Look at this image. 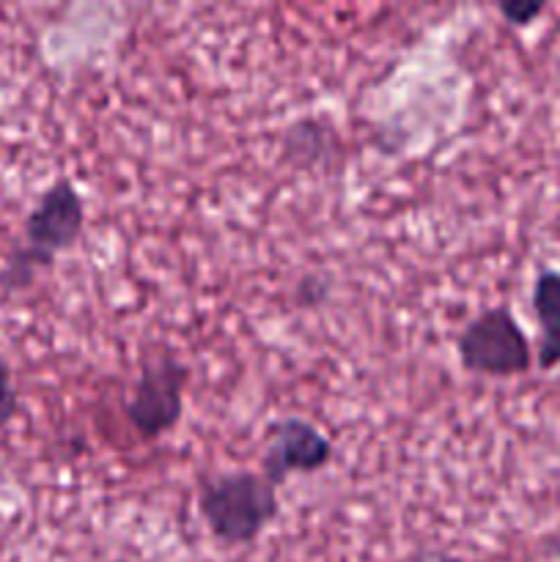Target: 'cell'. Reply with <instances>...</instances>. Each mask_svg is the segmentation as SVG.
<instances>
[{"mask_svg":"<svg viewBox=\"0 0 560 562\" xmlns=\"http://www.w3.org/2000/svg\"><path fill=\"white\" fill-rule=\"evenodd\" d=\"M86 228V203L69 179L42 192L25 217V245L16 247L0 272L3 291L27 289L38 269H49L60 252L71 250Z\"/></svg>","mask_w":560,"mask_h":562,"instance_id":"obj_1","label":"cell"},{"mask_svg":"<svg viewBox=\"0 0 560 562\" xmlns=\"http://www.w3.org/2000/svg\"><path fill=\"white\" fill-rule=\"evenodd\" d=\"M198 514L223 547H247L278 519V488L261 472H223L201 483Z\"/></svg>","mask_w":560,"mask_h":562,"instance_id":"obj_2","label":"cell"},{"mask_svg":"<svg viewBox=\"0 0 560 562\" xmlns=\"http://www.w3.org/2000/svg\"><path fill=\"white\" fill-rule=\"evenodd\" d=\"M456 351L461 368L478 376L511 379L533 366L530 340L505 305L478 313L456 338Z\"/></svg>","mask_w":560,"mask_h":562,"instance_id":"obj_3","label":"cell"},{"mask_svg":"<svg viewBox=\"0 0 560 562\" xmlns=\"http://www.w3.org/2000/svg\"><path fill=\"white\" fill-rule=\"evenodd\" d=\"M187 379H190V371L173 357H163L143 368L135 390L124 401L126 420L143 439L154 442L173 431L184 412Z\"/></svg>","mask_w":560,"mask_h":562,"instance_id":"obj_4","label":"cell"},{"mask_svg":"<svg viewBox=\"0 0 560 562\" xmlns=\"http://www.w3.org/2000/svg\"><path fill=\"white\" fill-rule=\"evenodd\" d=\"M333 459V442L313 423L302 417H285L269 434V445L261 459V475L275 488L283 486L294 472H318Z\"/></svg>","mask_w":560,"mask_h":562,"instance_id":"obj_5","label":"cell"},{"mask_svg":"<svg viewBox=\"0 0 560 562\" xmlns=\"http://www.w3.org/2000/svg\"><path fill=\"white\" fill-rule=\"evenodd\" d=\"M533 313H536L541 340H538V368L552 371L560 366V272L544 269L533 283Z\"/></svg>","mask_w":560,"mask_h":562,"instance_id":"obj_6","label":"cell"},{"mask_svg":"<svg viewBox=\"0 0 560 562\" xmlns=\"http://www.w3.org/2000/svg\"><path fill=\"white\" fill-rule=\"evenodd\" d=\"M544 9L547 5L541 0H503V3H497V11L505 16V22H511L516 27H525L530 22H536L544 14Z\"/></svg>","mask_w":560,"mask_h":562,"instance_id":"obj_7","label":"cell"},{"mask_svg":"<svg viewBox=\"0 0 560 562\" xmlns=\"http://www.w3.org/2000/svg\"><path fill=\"white\" fill-rule=\"evenodd\" d=\"M16 390L14 379H11V366L3 355H0V428L9 426L16 415Z\"/></svg>","mask_w":560,"mask_h":562,"instance_id":"obj_8","label":"cell"},{"mask_svg":"<svg viewBox=\"0 0 560 562\" xmlns=\"http://www.w3.org/2000/svg\"><path fill=\"white\" fill-rule=\"evenodd\" d=\"M434 562H464V560H459V558H448V554H443V558H437Z\"/></svg>","mask_w":560,"mask_h":562,"instance_id":"obj_9","label":"cell"}]
</instances>
